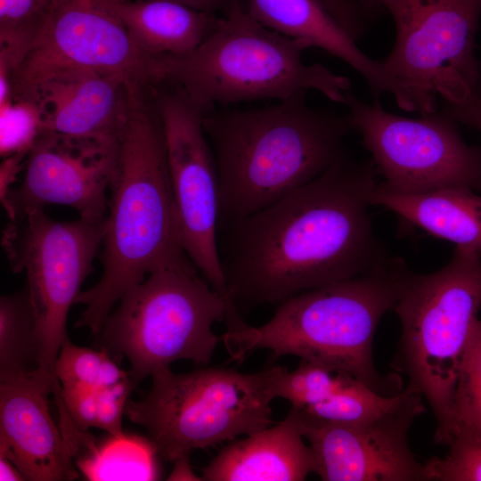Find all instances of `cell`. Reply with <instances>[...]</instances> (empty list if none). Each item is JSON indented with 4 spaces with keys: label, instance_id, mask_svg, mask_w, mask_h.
Instances as JSON below:
<instances>
[{
    "label": "cell",
    "instance_id": "603a6c76",
    "mask_svg": "<svg viewBox=\"0 0 481 481\" xmlns=\"http://www.w3.org/2000/svg\"><path fill=\"white\" fill-rule=\"evenodd\" d=\"M38 371L37 322L28 288L0 298V382Z\"/></svg>",
    "mask_w": 481,
    "mask_h": 481
},
{
    "label": "cell",
    "instance_id": "8d00e7d4",
    "mask_svg": "<svg viewBox=\"0 0 481 481\" xmlns=\"http://www.w3.org/2000/svg\"><path fill=\"white\" fill-rule=\"evenodd\" d=\"M0 480L20 481L25 480L18 468L4 455L0 454Z\"/></svg>",
    "mask_w": 481,
    "mask_h": 481
},
{
    "label": "cell",
    "instance_id": "d590c367",
    "mask_svg": "<svg viewBox=\"0 0 481 481\" xmlns=\"http://www.w3.org/2000/svg\"><path fill=\"white\" fill-rule=\"evenodd\" d=\"M167 480H202L192 471L189 456L182 457L174 462V468L169 474Z\"/></svg>",
    "mask_w": 481,
    "mask_h": 481
},
{
    "label": "cell",
    "instance_id": "52a82bcc",
    "mask_svg": "<svg viewBox=\"0 0 481 481\" xmlns=\"http://www.w3.org/2000/svg\"><path fill=\"white\" fill-rule=\"evenodd\" d=\"M287 371L281 365L252 373L219 367L174 373L166 368L152 374L143 397L128 399L125 415L144 428L159 458L174 463L195 450L270 427L271 404Z\"/></svg>",
    "mask_w": 481,
    "mask_h": 481
},
{
    "label": "cell",
    "instance_id": "f546056e",
    "mask_svg": "<svg viewBox=\"0 0 481 481\" xmlns=\"http://www.w3.org/2000/svg\"><path fill=\"white\" fill-rule=\"evenodd\" d=\"M51 0H0V37L32 44Z\"/></svg>",
    "mask_w": 481,
    "mask_h": 481
},
{
    "label": "cell",
    "instance_id": "ffe728a7",
    "mask_svg": "<svg viewBox=\"0 0 481 481\" xmlns=\"http://www.w3.org/2000/svg\"><path fill=\"white\" fill-rule=\"evenodd\" d=\"M371 204L385 207L404 222L481 255V193L473 189L456 186L403 195L378 183Z\"/></svg>",
    "mask_w": 481,
    "mask_h": 481
},
{
    "label": "cell",
    "instance_id": "9c48e42d",
    "mask_svg": "<svg viewBox=\"0 0 481 481\" xmlns=\"http://www.w3.org/2000/svg\"><path fill=\"white\" fill-rule=\"evenodd\" d=\"M105 220L79 217L70 222L50 218L44 208L10 220L2 245L14 273L24 272L37 322V378L51 388L58 383L54 365L67 334L69 309L93 272L102 246Z\"/></svg>",
    "mask_w": 481,
    "mask_h": 481
},
{
    "label": "cell",
    "instance_id": "3957f363",
    "mask_svg": "<svg viewBox=\"0 0 481 481\" xmlns=\"http://www.w3.org/2000/svg\"><path fill=\"white\" fill-rule=\"evenodd\" d=\"M306 94L260 109L205 113L218 174V228L273 205L348 156V113L313 108Z\"/></svg>",
    "mask_w": 481,
    "mask_h": 481
},
{
    "label": "cell",
    "instance_id": "5b68a950",
    "mask_svg": "<svg viewBox=\"0 0 481 481\" xmlns=\"http://www.w3.org/2000/svg\"><path fill=\"white\" fill-rule=\"evenodd\" d=\"M310 47L307 40L266 28L234 0L196 49L159 57V80L180 87L204 113L216 104L281 101L309 90L345 104L351 80L321 63H305Z\"/></svg>",
    "mask_w": 481,
    "mask_h": 481
},
{
    "label": "cell",
    "instance_id": "e0dca14e",
    "mask_svg": "<svg viewBox=\"0 0 481 481\" xmlns=\"http://www.w3.org/2000/svg\"><path fill=\"white\" fill-rule=\"evenodd\" d=\"M52 390L34 374L0 384V454L25 480H74L78 470L48 405Z\"/></svg>",
    "mask_w": 481,
    "mask_h": 481
},
{
    "label": "cell",
    "instance_id": "484cf974",
    "mask_svg": "<svg viewBox=\"0 0 481 481\" xmlns=\"http://www.w3.org/2000/svg\"><path fill=\"white\" fill-rule=\"evenodd\" d=\"M54 376L61 387H80L97 391L126 379L129 373L103 350L78 346L68 338L57 356Z\"/></svg>",
    "mask_w": 481,
    "mask_h": 481
},
{
    "label": "cell",
    "instance_id": "ac0fdd59",
    "mask_svg": "<svg viewBox=\"0 0 481 481\" xmlns=\"http://www.w3.org/2000/svg\"><path fill=\"white\" fill-rule=\"evenodd\" d=\"M247 11L266 28L307 40L344 61L363 77L373 101L388 93L399 108L415 111L411 97L387 76L381 61L364 54L320 0H249Z\"/></svg>",
    "mask_w": 481,
    "mask_h": 481
},
{
    "label": "cell",
    "instance_id": "277c9868",
    "mask_svg": "<svg viewBox=\"0 0 481 481\" xmlns=\"http://www.w3.org/2000/svg\"><path fill=\"white\" fill-rule=\"evenodd\" d=\"M395 281L392 257L360 276L315 288L279 304L273 317L254 327L246 322L222 336L230 361L243 362L256 350L273 359L294 355L346 372L383 395L401 391L397 374L375 368L373 338L392 310Z\"/></svg>",
    "mask_w": 481,
    "mask_h": 481
},
{
    "label": "cell",
    "instance_id": "7a4b0ae2",
    "mask_svg": "<svg viewBox=\"0 0 481 481\" xmlns=\"http://www.w3.org/2000/svg\"><path fill=\"white\" fill-rule=\"evenodd\" d=\"M110 192L102 274L76 299L86 306L76 326L95 336L122 296L150 273L196 268L182 243L162 123L146 94L131 108Z\"/></svg>",
    "mask_w": 481,
    "mask_h": 481
},
{
    "label": "cell",
    "instance_id": "9a60e30c",
    "mask_svg": "<svg viewBox=\"0 0 481 481\" xmlns=\"http://www.w3.org/2000/svg\"><path fill=\"white\" fill-rule=\"evenodd\" d=\"M422 398L411 387L401 406L364 425L321 421L294 407L288 414L308 442L315 474L323 481H426L424 464L407 438L413 420L425 411Z\"/></svg>",
    "mask_w": 481,
    "mask_h": 481
},
{
    "label": "cell",
    "instance_id": "1f68e13d",
    "mask_svg": "<svg viewBox=\"0 0 481 481\" xmlns=\"http://www.w3.org/2000/svg\"><path fill=\"white\" fill-rule=\"evenodd\" d=\"M57 392L74 425L81 431H88L97 427V396L96 391L80 387H55L53 393Z\"/></svg>",
    "mask_w": 481,
    "mask_h": 481
},
{
    "label": "cell",
    "instance_id": "e575fe53",
    "mask_svg": "<svg viewBox=\"0 0 481 481\" xmlns=\"http://www.w3.org/2000/svg\"><path fill=\"white\" fill-rule=\"evenodd\" d=\"M194 9L214 13L220 10L225 12L229 10L234 0H174Z\"/></svg>",
    "mask_w": 481,
    "mask_h": 481
},
{
    "label": "cell",
    "instance_id": "4dcf8cb0",
    "mask_svg": "<svg viewBox=\"0 0 481 481\" xmlns=\"http://www.w3.org/2000/svg\"><path fill=\"white\" fill-rule=\"evenodd\" d=\"M134 390L129 378L111 387L96 391L97 427L108 433L118 436L122 434V420L129 395Z\"/></svg>",
    "mask_w": 481,
    "mask_h": 481
},
{
    "label": "cell",
    "instance_id": "8992f818",
    "mask_svg": "<svg viewBox=\"0 0 481 481\" xmlns=\"http://www.w3.org/2000/svg\"><path fill=\"white\" fill-rule=\"evenodd\" d=\"M395 298L392 310L401 338L392 368L427 399L436 420L434 440L451 441V414L461 363L481 309V255L458 247L431 273H417L392 257Z\"/></svg>",
    "mask_w": 481,
    "mask_h": 481
},
{
    "label": "cell",
    "instance_id": "44dd1931",
    "mask_svg": "<svg viewBox=\"0 0 481 481\" xmlns=\"http://www.w3.org/2000/svg\"><path fill=\"white\" fill-rule=\"evenodd\" d=\"M132 39L144 53L183 55L212 32L218 18L174 0H110Z\"/></svg>",
    "mask_w": 481,
    "mask_h": 481
},
{
    "label": "cell",
    "instance_id": "83f0119b",
    "mask_svg": "<svg viewBox=\"0 0 481 481\" xmlns=\"http://www.w3.org/2000/svg\"><path fill=\"white\" fill-rule=\"evenodd\" d=\"M43 132L39 112L30 100L10 97L0 104L2 159L15 154H28Z\"/></svg>",
    "mask_w": 481,
    "mask_h": 481
},
{
    "label": "cell",
    "instance_id": "ba28073f",
    "mask_svg": "<svg viewBox=\"0 0 481 481\" xmlns=\"http://www.w3.org/2000/svg\"><path fill=\"white\" fill-rule=\"evenodd\" d=\"M228 306L198 269H162L126 291L97 337L101 350L126 357L135 389L178 360L208 363L222 338L213 325Z\"/></svg>",
    "mask_w": 481,
    "mask_h": 481
},
{
    "label": "cell",
    "instance_id": "4316f807",
    "mask_svg": "<svg viewBox=\"0 0 481 481\" xmlns=\"http://www.w3.org/2000/svg\"><path fill=\"white\" fill-rule=\"evenodd\" d=\"M352 378L322 363L301 360L298 368L284 373L278 397L288 400L291 407L303 409L330 397Z\"/></svg>",
    "mask_w": 481,
    "mask_h": 481
},
{
    "label": "cell",
    "instance_id": "cb8c5ba5",
    "mask_svg": "<svg viewBox=\"0 0 481 481\" xmlns=\"http://www.w3.org/2000/svg\"><path fill=\"white\" fill-rule=\"evenodd\" d=\"M410 393L411 387L407 386L395 395H383L361 380L352 378L330 397L300 410L324 422L364 425L382 419L396 410Z\"/></svg>",
    "mask_w": 481,
    "mask_h": 481
},
{
    "label": "cell",
    "instance_id": "f1b7e54d",
    "mask_svg": "<svg viewBox=\"0 0 481 481\" xmlns=\"http://www.w3.org/2000/svg\"><path fill=\"white\" fill-rule=\"evenodd\" d=\"M448 446L445 457L424 463L426 481H481V443L455 436Z\"/></svg>",
    "mask_w": 481,
    "mask_h": 481
},
{
    "label": "cell",
    "instance_id": "6da1fadb",
    "mask_svg": "<svg viewBox=\"0 0 481 481\" xmlns=\"http://www.w3.org/2000/svg\"><path fill=\"white\" fill-rule=\"evenodd\" d=\"M371 159L349 155L273 205L218 228L231 302L240 312L355 278L390 257L372 227Z\"/></svg>",
    "mask_w": 481,
    "mask_h": 481
},
{
    "label": "cell",
    "instance_id": "74e56055",
    "mask_svg": "<svg viewBox=\"0 0 481 481\" xmlns=\"http://www.w3.org/2000/svg\"><path fill=\"white\" fill-rule=\"evenodd\" d=\"M358 2L369 19L376 18L384 11L381 0H358Z\"/></svg>",
    "mask_w": 481,
    "mask_h": 481
},
{
    "label": "cell",
    "instance_id": "836d02e7",
    "mask_svg": "<svg viewBox=\"0 0 481 481\" xmlns=\"http://www.w3.org/2000/svg\"><path fill=\"white\" fill-rule=\"evenodd\" d=\"M443 110L458 123L481 133V98L475 93L456 102H444Z\"/></svg>",
    "mask_w": 481,
    "mask_h": 481
},
{
    "label": "cell",
    "instance_id": "5bb4252c",
    "mask_svg": "<svg viewBox=\"0 0 481 481\" xmlns=\"http://www.w3.org/2000/svg\"><path fill=\"white\" fill-rule=\"evenodd\" d=\"M120 140L43 132L27 156L20 183L1 200L10 220L56 204L73 208L82 219L104 221Z\"/></svg>",
    "mask_w": 481,
    "mask_h": 481
},
{
    "label": "cell",
    "instance_id": "f35d334b",
    "mask_svg": "<svg viewBox=\"0 0 481 481\" xmlns=\"http://www.w3.org/2000/svg\"><path fill=\"white\" fill-rule=\"evenodd\" d=\"M475 94H476L478 97L481 98V66H480V68H479V75H478V79H477V83Z\"/></svg>",
    "mask_w": 481,
    "mask_h": 481
},
{
    "label": "cell",
    "instance_id": "8fae6325",
    "mask_svg": "<svg viewBox=\"0 0 481 481\" xmlns=\"http://www.w3.org/2000/svg\"><path fill=\"white\" fill-rule=\"evenodd\" d=\"M353 130L371 154L379 186L390 192L416 195L447 187L481 193V147L469 145L458 122L444 110L410 118L371 105L346 93Z\"/></svg>",
    "mask_w": 481,
    "mask_h": 481
},
{
    "label": "cell",
    "instance_id": "2e32d148",
    "mask_svg": "<svg viewBox=\"0 0 481 481\" xmlns=\"http://www.w3.org/2000/svg\"><path fill=\"white\" fill-rule=\"evenodd\" d=\"M143 92L123 75L91 69L49 71L12 97L37 107L44 132L120 140Z\"/></svg>",
    "mask_w": 481,
    "mask_h": 481
},
{
    "label": "cell",
    "instance_id": "d6986e66",
    "mask_svg": "<svg viewBox=\"0 0 481 481\" xmlns=\"http://www.w3.org/2000/svg\"><path fill=\"white\" fill-rule=\"evenodd\" d=\"M314 452L292 418L232 441L203 469L206 481H302L315 473Z\"/></svg>",
    "mask_w": 481,
    "mask_h": 481
},
{
    "label": "cell",
    "instance_id": "d6a6232c",
    "mask_svg": "<svg viewBox=\"0 0 481 481\" xmlns=\"http://www.w3.org/2000/svg\"><path fill=\"white\" fill-rule=\"evenodd\" d=\"M334 19L355 40H359L367 29L369 18L358 0H320Z\"/></svg>",
    "mask_w": 481,
    "mask_h": 481
},
{
    "label": "cell",
    "instance_id": "d4e9b609",
    "mask_svg": "<svg viewBox=\"0 0 481 481\" xmlns=\"http://www.w3.org/2000/svg\"><path fill=\"white\" fill-rule=\"evenodd\" d=\"M455 436L481 443V319L473 329L460 366L451 414V441Z\"/></svg>",
    "mask_w": 481,
    "mask_h": 481
},
{
    "label": "cell",
    "instance_id": "7402d4cb",
    "mask_svg": "<svg viewBox=\"0 0 481 481\" xmlns=\"http://www.w3.org/2000/svg\"><path fill=\"white\" fill-rule=\"evenodd\" d=\"M91 435V434H90ZM88 436L75 457L87 480H159L161 470L156 449L146 436L123 432L99 444Z\"/></svg>",
    "mask_w": 481,
    "mask_h": 481
},
{
    "label": "cell",
    "instance_id": "7c38bea8",
    "mask_svg": "<svg viewBox=\"0 0 481 481\" xmlns=\"http://www.w3.org/2000/svg\"><path fill=\"white\" fill-rule=\"evenodd\" d=\"M166 143L183 249L211 287L231 302L218 249L219 182L204 111L178 86L152 92Z\"/></svg>",
    "mask_w": 481,
    "mask_h": 481
},
{
    "label": "cell",
    "instance_id": "30bf717a",
    "mask_svg": "<svg viewBox=\"0 0 481 481\" xmlns=\"http://www.w3.org/2000/svg\"><path fill=\"white\" fill-rule=\"evenodd\" d=\"M395 22V41L381 63L411 97L416 111L434 113L437 96L456 102L475 93L481 0H381Z\"/></svg>",
    "mask_w": 481,
    "mask_h": 481
},
{
    "label": "cell",
    "instance_id": "4fadbf2b",
    "mask_svg": "<svg viewBox=\"0 0 481 481\" xmlns=\"http://www.w3.org/2000/svg\"><path fill=\"white\" fill-rule=\"evenodd\" d=\"M159 57L141 51L110 0H51L37 35L12 77V95L58 69L118 73L148 91L159 84Z\"/></svg>",
    "mask_w": 481,
    "mask_h": 481
}]
</instances>
